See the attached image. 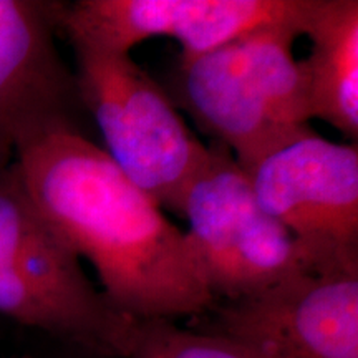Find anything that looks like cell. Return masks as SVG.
I'll use <instances>...</instances> for the list:
<instances>
[{"mask_svg":"<svg viewBox=\"0 0 358 358\" xmlns=\"http://www.w3.org/2000/svg\"><path fill=\"white\" fill-rule=\"evenodd\" d=\"M10 166L45 222L92 264L116 310L174 322L216 306L189 236L78 124L27 134Z\"/></svg>","mask_w":358,"mask_h":358,"instance_id":"6da1fadb","label":"cell"},{"mask_svg":"<svg viewBox=\"0 0 358 358\" xmlns=\"http://www.w3.org/2000/svg\"><path fill=\"white\" fill-rule=\"evenodd\" d=\"M308 17L261 27L179 65L176 106L226 146L245 173L315 131L301 60L294 57Z\"/></svg>","mask_w":358,"mask_h":358,"instance_id":"7a4b0ae2","label":"cell"},{"mask_svg":"<svg viewBox=\"0 0 358 358\" xmlns=\"http://www.w3.org/2000/svg\"><path fill=\"white\" fill-rule=\"evenodd\" d=\"M0 315L118 358H128L140 324L92 284L80 257L27 198L12 166L0 173Z\"/></svg>","mask_w":358,"mask_h":358,"instance_id":"3957f363","label":"cell"},{"mask_svg":"<svg viewBox=\"0 0 358 358\" xmlns=\"http://www.w3.org/2000/svg\"><path fill=\"white\" fill-rule=\"evenodd\" d=\"M71 45L80 101L95 118L106 155L161 208L181 214L209 148L192 134L166 90L129 53Z\"/></svg>","mask_w":358,"mask_h":358,"instance_id":"277c9868","label":"cell"},{"mask_svg":"<svg viewBox=\"0 0 358 358\" xmlns=\"http://www.w3.org/2000/svg\"><path fill=\"white\" fill-rule=\"evenodd\" d=\"M208 148L209 158L187 187L181 216L216 302L241 301L315 271L295 237L264 211L231 151L214 141Z\"/></svg>","mask_w":358,"mask_h":358,"instance_id":"5b68a950","label":"cell"},{"mask_svg":"<svg viewBox=\"0 0 358 358\" xmlns=\"http://www.w3.org/2000/svg\"><path fill=\"white\" fill-rule=\"evenodd\" d=\"M268 216L295 237L315 271L358 267V148L315 131L248 173Z\"/></svg>","mask_w":358,"mask_h":358,"instance_id":"8992f818","label":"cell"},{"mask_svg":"<svg viewBox=\"0 0 358 358\" xmlns=\"http://www.w3.org/2000/svg\"><path fill=\"white\" fill-rule=\"evenodd\" d=\"M209 312L201 330L274 358H358V267L301 272Z\"/></svg>","mask_w":358,"mask_h":358,"instance_id":"52a82bcc","label":"cell"},{"mask_svg":"<svg viewBox=\"0 0 358 358\" xmlns=\"http://www.w3.org/2000/svg\"><path fill=\"white\" fill-rule=\"evenodd\" d=\"M313 0H80L62 6L71 43L129 53L148 38L181 45V64L266 25L307 19Z\"/></svg>","mask_w":358,"mask_h":358,"instance_id":"ba28073f","label":"cell"},{"mask_svg":"<svg viewBox=\"0 0 358 358\" xmlns=\"http://www.w3.org/2000/svg\"><path fill=\"white\" fill-rule=\"evenodd\" d=\"M64 3L0 0V173L27 134L75 123L77 80L55 45Z\"/></svg>","mask_w":358,"mask_h":358,"instance_id":"9c48e42d","label":"cell"},{"mask_svg":"<svg viewBox=\"0 0 358 358\" xmlns=\"http://www.w3.org/2000/svg\"><path fill=\"white\" fill-rule=\"evenodd\" d=\"M301 60L312 120H322L357 143L358 138V2L313 0Z\"/></svg>","mask_w":358,"mask_h":358,"instance_id":"30bf717a","label":"cell"},{"mask_svg":"<svg viewBox=\"0 0 358 358\" xmlns=\"http://www.w3.org/2000/svg\"><path fill=\"white\" fill-rule=\"evenodd\" d=\"M128 358H274L222 334L182 329L171 320H140Z\"/></svg>","mask_w":358,"mask_h":358,"instance_id":"8fae6325","label":"cell"}]
</instances>
